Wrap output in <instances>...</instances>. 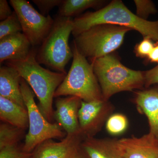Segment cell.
I'll list each match as a JSON object with an SVG mask.
<instances>
[{"label": "cell", "instance_id": "1", "mask_svg": "<svg viewBox=\"0 0 158 158\" xmlns=\"http://www.w3.org/2000/svg\"><path fill=\"white\" fill-rule=\"evenodd\" d=\"M73 35L75 37L94 26L109 24L135 30L144 37H149L158 43V20L142 19L128 9L119 0L94 12H88L73 19Z\"/></svg>", "mask_w": 158, "mask_h": 158}, {"label": "cell", "instance_id": "2", "mask_svg": "<svg viewBox=\"0 0 158 158\" xmlns=\"http://www.w3.org/2000/svg\"><path fill=\"white\" fill-rule=\"evenodd\" d=\"M32 48L28 56L20 60L6 61V65L15 69L31 87L39 100L40 112L49 122L53 117V101L57 88L67 74L51 71L43 67L36 60L37 50Z\"/></svg>", "mask_w": 158, "mask_h": 158}, {"label": "cell", "instance_id": "3", "mask_svg": "<svg viewBox=\"0 0 158 158\" xmlns=\"http://www.w3.org/2000/svg\"><path fill=\"white\" fill-rule=\"evenodd\" d=\"M90 61L105 101L118 92L144 86V72L126 67L112 54Z\"/></svg>", "mask_w": 158, "mask_h": 158}, {"label": "cell", "instance_id": "4", "mask_svg": "<svg viewBox=\"0 0 158 158\" xmlns=\"http://www.w3.org/2000/svg\"><path fill=\"white\" fill-rule=\"evenodd\" d=\"M72 50L73 60L70 69L54 98L73 96L86 102L104 100L92 64L79 52L73 42Z\"/></svg>", "mask_w": 158, "mask_h": 158}, {"label": "cell", "instance_id": "5", "mask_svg": "<svg viewBox=\"0 0 158 158\" xmlns=\"http://www.w3.org/2000/svg\"><path fill=\"white\" fill-rule=\"evenodd\" d=\"M73 29L72 18L57 16L48 35L37 50V62L57 72L67 74L65 66L73 56L69 44Z\"/></svg>", "mask_w": 158, "mask_h": 158}, {"label": "cell", "instance_id": "6", "mask_svg": "<svg viewBox=\"0 0 158 158\" xmlns=\"http://www.w3.org/2000/svg\"><path fill=\"white\" fill-rule=\"evenodd\" d=\"M131 29L120 26L102 24L94 26L74 37L73 43L86 58L98 59L119 48L125 36Z\"/></svg>", "mask_w": 158, "mask_h": 158}, {"label": "cell", "instance_id": "7", "mask_svg": "<svg viewBox=\"0 0 158 158\" xmlns=\"http://www.w3.org/2000/svg\"><path fill=\"white\" fill-rule=\"evenodd\" d=\"M21 90L29 117V131L23 146V151L32 153L39 144L47 140L65 138L67 134L61 127L58 123L50 122L43 115L35 102V94L22 77Z\"/></svg>", "mask_w": 158, "mask_h": 158}, {"label": "cell", "instance_id": "8", "mask_svg": "<svg viewBox=\"0 0 158 158\" xmlns=\"http://www.w3.org/2000/svg\"><path fill=\"white\" fill-rule=\"evenodd\" d=\"M9 3L19 19L23 34L33 47L40 45L50 31L54 19L44 16L36 10L28 1L10 0Z\"/></svg>", "mask_w": 158, "mask_h": 158}, {"label": "cell", "instance_id": "9", "mask_svg": "<svg viewBox=\"0 0 158 158\" xmlns=\"http://www.w3.org/2000/svg\"><path fill=\"white\" fill-rule=\"evenodd\" d=\"M114 107L107 101L82 100L78 112L80 132L85 138L94 137L102 130L113 113Z\"/></svg>", "mask_w": 158, "mask_h": 158}, {"label": "cell", "instance_id": "10", "mask_svg": "<svg viewBox=\"0 0 158 158\" xmlns=\"http://www.w3.org/2000/svg\"><path fill=\"white\" fill-rule=\"evenodd\" d=\"M82 100L73 96L56 98L54 118L67 134V135H81L78 112Z\"/></svg>", "mask_w": 158, "mask_h": 158}, {"label": "cell", "instance_id": "11", "mask_svg": "<svg viewBox=\"0 0 158 158\" xmlns=\"http://www.w3.org/2000/svg\"><path fill=\"white\" fill-rule=\"evenodd\" d=\"M84 138L81 135H66L59 142L52 139L39 144L31 158H70L81 149Z\"/></svg>", "mask_w": 158, "mask_h": 158}, {"label": "cell", "instance_id": "12", "mask_svg": "<svg viewBox=\"0 0 158 158\" xmlns=\"http://www.w3.org/2000/svg\"><path fill=\"white\" fill-rule=\"evenodd\" d=\"M118 141L124 158H158V140L151 133Z\"/></svg>", "mask_w": 158, "mask_h": 158}, {"label": "cell", "instance_id": "13", "mask_svg": "<svg viewBox=\"0 0 158 158\" xmlns=\"http://www.w3.org/2000/svg\"><path fill=\"white\" fill-rule=\"evenodd\" d=\"M81 148L89 158H124L118 139L87 137Z\"/></svg>", "mask_w": 158, "mask_h": 158}, {"label": "cell", "instance_id": "14", "mask_svg": "<svg viewBox=\"0 0 158 158\" xmlns=\"http://www.w3.org/2000/svg\"><path fill=\"white\" fill-rule=\"evenodd\" d=\"M136 92L135 102L139 113L148 119L149 133L158 140V87Z\"/></svg>", "mask_w": 158, "mask_h": 158}, {"label": "cell", "instance_id": "15", "mask_svg": "<svg viewBox=\"0 0 158 158\" xmlns=\"http://www.w3.org/2000/svg\"><path fill=\"white\" fill-rule=\"evenodd\" d=\"M33 47L23 33L11 34L0 39V63L25 59Z\"/></svg>", "mask_w": 158, "mask_h": 158}, {"label": "cell", "instance_id": "16", "mask_svg": "<svg viewBox=\"0 0 158 158\" xmlns=\"http://www.w3.org/2000/svg\"><path fill=\"white\" fill-rule=\"evenodd\" d=\"M22 77L15 69L3 65L0 68V96L26 108L21 90Z\"/></svg>", "mask_w": 158, "mask_h": 158}, {"label": "cell", "instance_id": "17", "mask_svg": "<svg viewBox=\"0 0 158 158\" xmlns=\"http://www.w3.org/2000/svg\"><path fill=\"white\" fill-rule=\"evenodd\" d=\"M0 119L26 130L29 127L28 113L27 108L23 107L10 100L0 96Z\"/></svg>", "mask_w": 158, "mask_h": 158}, {"label": "cell", "instance_id": "18", "mask_svg": "<svg viewBox=\"0 0 158 158\" xmlns=\"http://www.w3.org/2000/svg\"><path fill=\"white\" fill-rule=\"evenodd\" d=\"M102 2L98 0H62L58 16L71 18L89 8H97Z\"/></svg>", "mask_w": 158, "mask_h": 158}, {"label": "cell", "instance_id": "19", "mask_svg": "<svg viewBox=\"0 0 158 158\" xmlns=\"http://www.w3.org/2000/svg\"><path fill=\"white\" fill-rule=\"evenodd\" d=\"M25 130L2 122L0 124V149L18 144L25 135Z\"/></svg>", "mask_w": 158, "mask_h": 158}, {"label": "cell", "instance_id": "20", "mask_svg": "<svg viewBox=\"0 0 158 158\" xmlns=\"http://www.w3.org/2000/svg\"><path fill=\"white\" fill-rule=\"evenodd\" d=\"M106 128L110 135H119L126 131L128 126L127 117L121 113L110 115L106 122Z\"/></svg>", "mask_w": 158, "mask_h": 158}, {"label": "cell", "instance_id": "21", "mask_svg": "<svg viewBox=\"0 0 158 158\" xmlns=\"http://www.w3.org/2000/svg\"><path fill=\"white\" fill-rule=\"evenodd\" d=\"M22 32L19 19L15 11L4 20L0 22V39L11 34Z\"/></svg>", "mask_w": 158, "mask_h": 158}, {"label": "cell", "instance_id": "22", "mask_svg": "<svg viewBox=\"0 0 158 158\" xmlns=\"http://www.w3.org/2000/svg\"><path fill=\"white\" fill-rule=\"evenodd\" d=\"M136 15L142 19H146L150 15L155 14L157 11L152 1L149 0H135Z\"/></svg>", "mask_w": 158, "mask_h": 158}, {"label": "cell", "instance_id": "23", "mask_svg": "<svg viewBox=\"0 0 158 158\" xmlns=\"http://www.w3.org/2000/svg\"><path fill=\"white\" fill-rule=\"evenodd\" d=\"M32 156V153L25 152L18 144L0 149V158H31Z\"/></svg>", "mask_w": 158, "mask_h": 158}, {"label": "cell", "instance_id": "24", "mask_svg": "<svg viewBox=\"0 0 158 158\" xmlns=\"http://www.w3.org/2000/svg\"><path fill=\"white\" fill-rule=\"evenodd\" d=\"M156 44L152 42V40L149 37H144V39L136 45V55L141 58L148 57L154 48Z\"/></svg>", "mask_w": 158, "mask_h": 158}, {"label": "cell", "instance_id": "25", "mask_svg": "<svg viewBox=\"0 0 158 158\" xmlns=\"http://www.w3.org/2000/svg\"><path fill=\"white\" fill-rule=\"evenodd\" d=\"M32 2L37 6L41 14L46 16L54 8L59 7L62 0H32Z\"/></svg>", "mask_w": 158, "mask_h": 158}, {"label": "cell", "instance_id": "26", "mask_svg": "<svg viewBox=\"0 0 158 158\" xmlns=\"http://www.w3.org/2000/svg\"><path fill=\"white\" fill-rule=\"evenodd\" d=\"M144 87L149 88L153 85H158V64L154 68L144 72Z\"/></svg>", "mask_w": 158, "mask_h": 158}, {"label": "cell", "instance_id": "27", "mask_svg": "<svg viewBox=\"0 0 158 158\" xmlns=\"http://www.w3.org/2000/svg\"><path fill=\"white\" fill-rule=\"evenodd\" d=\"M8 2L6 0L0 1V20L1 21L6 19L12 14Z\"/></svg>", "mask_w": 158, "mask_h": 158}, {"label": "cell", "instance_id": "28", "mask_svg": "<svg viewBox=\"0 0 158 158\" xmlns=\"http://www.w3.org/2000/svg\"><path fill=\"white\" fill-rule=\"evenodd\" d=\"M150 62L157 63L158 64V43L156 42L155 46L151 53L147 57Z\"/></svg>", "mask_w": 158, "mask_h": 158}, {"label": "cell", "instance_id": "29", "mask_svg": "<svg viewBox=\"0 0 158 158\" xmlns=\"http://www.w3.org/2000/svg\"><path fill=\"white\" fill-rule=\"evenodd\" d=\"M82 152H82L81 148V149H80V150L78 151L73 156L70 158H85V157L83 156Z\"/></svg>", "mask_w": 158, "mask_h": 158}]
</instances>
